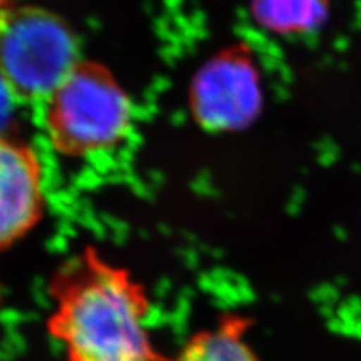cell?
I'll return each mask as SVG.
<instances>
[{"label":"cell","instance_id":"1","mask_svg":"<svg viewBox=\"0 0 361 361\" xmlns=\"http://www.w3.org/2000/svg\"><path fill=\"white\" fill-rule=\"evenodd\" d=\"M47 329L65 361H171L157 353L146 318L149 298L128 269L86 247L50 281Z\"/></svg>","mask_w":361,"mask_h":361},{"label":"cell","instance_id":"2","mask_svg":"<svg viewBox=\"0 0 361 361\" xmlns=\"http://www.w3.org/2000/svg\"><path fill=\"white\" fill-rule=\"evenodd\" d=\"M127 89L104 63L78 59L42 101V127L54 152L71 160L106 154L133 131Z\"/></svg>","mask_w":361,"mask_h":361},{"label":"cell","instance_id":"3","mask_svg":"<svg viewBox=\"0 0 361 361\" xmlns=\"http://www.w3.org/2000/svg\"><path fill=\"white\" fill-rule=\"evenodd\" d=\"M264 107L262 71L252 47L228 45L203 63L190 83L191 118L207 133L248 128Z\"/></svg>","mask_w":361,"mask_h":361},{"label":"cell","instance_id":"4","mask_svg":"<svg viewBox=\"0 0 361 361\" xmlns=\"http://www.w3.org/2000/svg\"><path fill=\"white\" fill-rule=\"evenodd\" d=\"M77 61L71 37L47 14L16 11L0 33V78L18 97L44 101Z\"/></svg>","mask_w":361,"mask_h":361},{"label":"cell","instance_id":"5","mask_svg":"<svg viewBox=\"0 0 361 361\" xmlns=\"http://www.w3.org/2000/svg\"><path fill=\"white\" fill-rule=\"evenodd\" d=\"M47 208L45 171L38 151L0 133V252L37 228Z\"/></svg>","mask_w":361,"mask_h":361},{"label":"cell","instance_id":"6","mask_svg":"<svg viewBox=\"0 0 361 361\" xmlns=\"http://www.w3.org/2000/svg\"><path fill=\"white\" fill-rule=\"evenodd\" d=\"M333 0H250V17L264 32L279 38H302L329 21Z\"/></svg>","mask_w":361,"mask_h":361},{"label":"cell","instance_id":"7","mask_svg":"<svg viewBox=\"0 0 361 361\" xmlns=\"http://www.w3.org/2000/svg\"><path fill=\"white\" fill-rule=\"evenodd\" d=\"M248 324L243 316H223L216 329L197 333L171 361H259L244 338Z\"/></svg>","mask_w":361,"mask_h":361},{"label":"cell","instance_id":"8","mask_svg":"<svg viewBox=\"0 0 361 361\" xmlns=\"http://www.w3.org/2000/svg\"><path fill=\"white\" fill-rule=\"evenodd\" d=\"M16 13L14 0H0V33L6 27L9 20Z\"/></svg>","mask_w":361,"mask_h":361}]
</instances>
